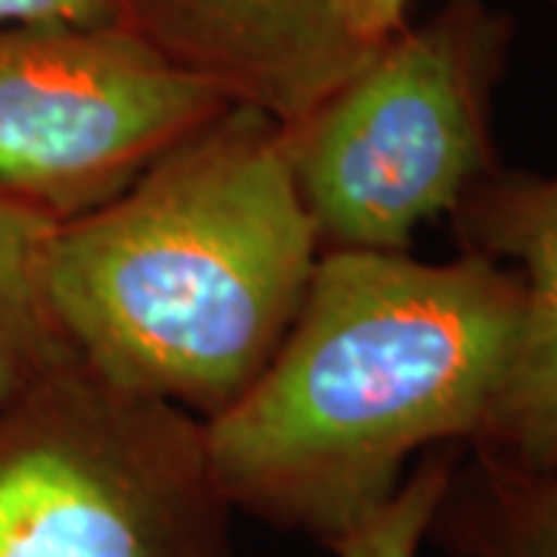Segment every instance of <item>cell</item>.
I'll return each instance as SVG.
<instances>
[{
    "label": "cell",
    "mask_w": 557,
    "mask_h": 557,
    "mask_svg": "<svg viewBox=\"0 0 557 557\" xmlns=\"http://www.w3.org/2000/svg\"><path fill=\"white\" fill-rule=\"evenodd\" d=\"M518 270L458 251H322L292 329L201 421L236 515L335 548L443 443L471 446L518 341Z\"/></svg>",
    "instance_id": "1"
},
{
    "label": "cell",
    "mask_w": 557,
    "mask_h": 557,
    "mask_svg": "<svg viewBox=\"0 0 557 557\" xmlns=\"http://www.w3.org/2000/svg\"><path fill=\"white\" fill-rule=\"evenodd\" d=\"M319 255L285 124L233 102L115 199L57 223L44 278L84 369L208 421L276 354Z\"/></svg>",
    "instance_id": "2"
},
{
    "label": "cell",
    "mask_w": 557,
    "mask_h": 557,
    "mask_svg": "<svg viewBox=\"0 0 557 557\" xmlns=\"http://www.w3.org/2000/svg\"><path fill=\"white\" fill-rule=\"evenodd\" d=\"M515 20L486 0H443L375 44L317 106L285 124L322 251H409L502 168L496 90Z\"/></svg>",
    "instance_id": "3"
},
{
    "label": "cell",
    "mask_w": 557,
    "mask_h": 557,
    "mask_svg": "<svg viewBox=\"0 0 557 557\" xmlns=\"http://www.w3.org/2000/svg\"><path fill=\"white\" fill-rule=\"evenodd\" d=\"M205 424L78 359L0 409V557H236Z\"/></svg>",
    "instance_id": "4"
},
{
    "label": "cell",
    "mask_w": 557,
    "mask_h": 557,
    "mask_svg": "<svg viewBox=\"0 0 557 557\" xmlns=\"http://www.w3.org/2000/svg\"><path fill=\"white\" fill-rule=\"evenodd\" d=\"M230 106L121 22L0 28V193L81 218Z\"/></svg>",
    "instance_id": "5"
},
{
    "label": "cell",
    "mask_w": 557,
    "mask_h": 557,
    "mask_svg": "<svg viewBox=\"0 0 557 557\" xmlns=\"http://www.w3.org/2000/svg\"><path fill=\"white\" fill-rule=\"evenodd\" d=\"M121 25L233 102L300 119L369 53L344 0H115Z\"/></svg>",
    "instance_id": "6"
},
{
    "label": "cell",
    "mask_w": 557,
    "mask_h": 557,
    "mask_svg": "<svg viewBox=\"0 0 557 557\" xmlns=\"http://www.w3.org/2000/svg\"><path fill=\"white\" fill-rule=\"evenodd\" d=\"M458 248L518 270V341L480 437L468 449L557 468V174L502 164L449 214Z\"/></svg>",
    "instance_id": "7"
},
{
    "label": "cell",
    "mask_w": 557,
    "mask_h": 557,
    "mask_svg": "<svg viewBox=\"0 0 557 557\" xmlns=\"http://www.w3.org/2000/svg\"><path fill=\"white\" fill-rule=\"evenodd\" d=\"M428 542L449 557H557V468H523L465 446Z\"/></svg>",
    "instance_id": "8"
},
{
    "label": "cell",
    "mask_w": 557,
    "mask_h": 557,
    "mask_svg": "<svg viewBox=\"0 0 557 557\" xmlns=\"http://www.w3.org/2000/svg\"><path fill=\"white\" fill-rule=\"evenodd\" d=\"M57 220L0 193V409L75 362L47 298Z\"/></svg>",
    "instance_id": "9"
},
{
    "label": "cell",
    "mask_w": 557,
    "mask_h": 557,
    "mask_svg": "<svg viewBox=\"0 0 557 557\" xmlns=\"http://www.w3.org/2000/svg\"><path fill=\"white\" fill-rule=\"evenodd\" d=\"M461 453L465 443H443L428 449L409 468L397 493L332 552L338 557H418Z\"/></svg>",
    "instance_id": "10"
},
{
    "label": "cell",
    "mask_w": 557,
    "mask_h": 557,
    "mask_svg": "<svg viewBox=\"0 0 557 557\" xmlns=\"http://www.w3.org/2000/svg\"><path fill=\"white\" fill-rule=\"evenodd\" d=\"M106 25L121 22L115 0H0V28L13 25Z\"/></svg>",
    "instance_id": "11"
},
{
    "label": "cell",
    "mask_w": 557,
    "mask_h": 557,
    "mask_svg": "<svg viewBox=\"0 0 557 557\" xmlns=\"http://www.w3.org/2000/svg\"><path fill=\"white\" fill-rule=\"evenodd\" d=\"M412 3L416 0H344V16L359 44L372 50L409 22Z\"/></svg>",
    "instance_id": "12"
}]
</instances>
